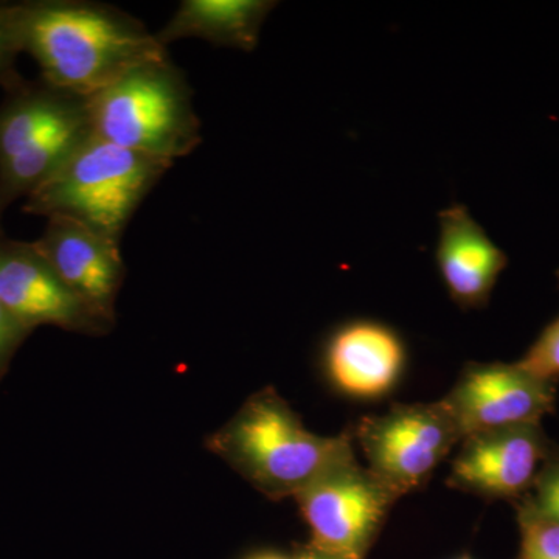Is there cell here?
Wrapping results in <instances>:
<instances>
[{
    "mask_svg": "<svg viewBox=\"0 0 559 559\" xmlns=\"http://www.w3.org/2000/svg\"><path fill=\"white\" fill-rule=\"evenodd\" d=\"M554 441L540 425L473 433L460 443L447 484L488 500L516 503L535 484Z\"/></svg>",
    "mask_w": 559,
    "mask_h": 559,
    "instance_id": "30bf717a",
    "label": "cell"
},
{
    "mask_svg": "<svg viewBox=\"0 0 559 559\" xmlns=\"http://www.w3.org/2000/svg\"><path fill=\"white\" fill-rule=\"evenodd\" d=\"M0 304L31 333L50 325L102 334L112 326L69 289L35 242L5 234H0Z\"/></svg>",
    "mask_w": 559,
    "mask_h": 559,
    "instance_id": "9c48e42d",
    "label": "cell"
},
{
    "mask_svg": "<svg viewBox=\"0 0 559 559\" xmlns=\"http://www.w3.org/2000/svg\"><path fill=\"white\" fill-rule=\"evenodd\" d=\"M301 559H341L336 557H330V555H323L319 554V551L311 550L310 547H308V550L305 551V554L300 555Z\"/></svg>",
    "mask_w": 559,
    "mask_h": 559,
    "instance_id": "ffe728a7",
    "label": "cell"
},
{
    "mask_svg": "<svg viewBox=\"0 0 559 559\" xmlns=\"http://www.w3.org/2000/svg\"><path fill=\"white\" fill-rule=\"evenodd\" d=\"M407 349L388 323L353 319L331 331L323 345V366L337 390L353 399L374 400L395 388Z\"/></svg>",
    "mask_w": 559,
    "mask_h": 559,
    "instance_id": "7c38bea8",
    "label": "cell"
},
{
    "mask_svg": "<svg viewBox=\"0 0 559 559\" xmlns=\"http://www.w3.org/2000/svg\"><path fill=\"white\" fill-rule=\"evenodd\" d=\"M516 364L540 380L559 381V316L540 331Z\"/></svg>",
    "mask_w": 559,
    "mask_h": 559,
    "instance_id": "e0dca14e",
    "label": "cell"
},
{
    "mask_svg": "<svg viewBox=\"0 0 559 559\" xmlns=\"http://www.w3.org/2000/svg\"><path fill=\"white\" fill-rule=\"evenodd\" d=\"M557 277H558V282H559V270H558V272H557Z\"/></svg>",
    "mask_w": 559,
    "mask_h": 559,
    "instance_id": "603a6c76",
    "label": "cell"
},
{
    "mask_svg": "<svg viewBox=\"0 0 559 559\" xmlns=\"http://www.w3.org/2000/svg\"><path fill=\"white\" fill-rule=\"evenodd\" d=\"M252 559H301L300 557L297 558H286V557H280V555H260V557H255Z\"/></svg>",
    "mask_w": 559,
    "mask_h": 559,
    "instance_id": "44dd1931",
    "label": "cell"
},
{
    "mask_svg": "<svg viewBox=\"0 0 559 559\" xmlns=\"http://www.w3.org/2000/svg\"><path fill=\"white\" fill-rule=\"evenodd\" d=\"M536 513L559 524V447L554 443L538 477L522 498ZM520 502V500H518Z\"/></svg>",
    "mask_w": 559,
    "mask_h": 559,
    "instance_id": "ac0fdd59",
    "label": "cell"
},
{
    "mask_svg": "<svg viewBox=\"0 0 559 559\" xmlns=\"http://www.w3.org/2000/svg\"><path fill=\"white\" fill-rule=\"evenodd\" d=\"M353 439L359 441L367 468L399 498L425 487L452 448L462 443L441 401L395 404L385 414L364 417Z\"/></svg>",
    "mask_w": 559,
    "mask_h": 559,
    "instance_id": "52a82bcc",
    "label": "cell"
},
{
    "mask_svg": "<svg viewBox=\"0 0 559 559\" xmlns=\"http://www.w3.org/2000/svg\"><path fill=\"white\" fill-rule=\"evenodd\" d=\"M433 259L448 296L463 311L488 307L500 274L509 266L506 250L463 204H451L439 213Z\"/></svg>",
    "mask_w": 559,
    "mask_h": 559,
    "instance_id": "4fadbf2b",
    "label": "cell"
},
{
    "mask_svg": "<svg viewBox=\"0 0 559 559\" xmlns=\"http://www.w3.org/2000/svg\"><path fill=\"white\" fill-rule=\"evenodd\" d=\"M219 455L270 499L296 498L331 466L355 454L353 433L322 437L274 389L250 396L209 440Z\"/></svg>",
    "mask_w": 559,
    "mask_h": 559,
    "instance_id": "7a4b0ae2",
    "label": "cell"
},
{
    "mask_svg": "<svg viewBox=\"0 0 559 559\" xmlns=\"http://www.w3.org/2000/svg\"><path fill=\"white\" fill-rule=\"evenodd\" d=\"M33 242L69 289L112 323L124 280L120 242L66 216L47 218L43 234Z\"/></svg>",
    "mask_w": 559,
    "mask_h": 559,
    "instance_id": "8fae6325",
    "label": "cell"
},
{
    "mask_svg": "<svg viewBox=\"0 0 559 559\" xmlns=\"http://www.w3.org/2000/svg\"><path fill=\"white\" fill-rule=\"evenodd\" d=\"M22 51L39 79L87 98L128 70L168 57L156 33L127 11L90 0L21 2Z\"/></svg>",
    "mask_w": 559,
    "mask_h": 559,
    "instance_id": "6da1fadb",
    "label": "cell"
},
{
    "mask_svg": "<svg viewBox=\"0 0 559 559\" xmlns=\"http://www.w3.org/2000/svg\"><path fill=\"white\" fill-rule=\"evenodd\" d=\"M460 559H471L469 557H463V558H460Z\"/></svg>",
    "mask_w": 559,
    "mask_h": 559,
    "instance_id": "7402d4cb",
    "label": "cell"
},
{
    "mask_svg": "<svg viewBox=\"0 0 559 559\" xmlns=\"http://www.w3.org/2000/svg\"><path fill=\"white\" fill-rule=\"evenodd\" d=\"M173 162L121 148L92 132L22 205L40 218L66 216L120 242Z\"/></svg>",
    "mask_w": 559,
    "mask_h": 559,
    "instance_id": "3957f363",
    "label": "cell"
},
{
    "mask_svg": "<svg viewBox=\"0 0 559 559\" xmlns=\"http://www.w3.org/2000/svg\"><path fill=\"white\" fill-rule=\"evenodd\" d=\"M275 5L271 0H182L156 38L164 47L198 38L213 46L252 51Z\"/></svg>",
    "mask_w": 559,
    "mask_h": 559,
    "instance_id": "5bb4252c",
    "label": "cell"
},
{
    "mask_svg": "<svg viewBox=\"0 0 559 559\" xmlns=\"http://www.w3.org/2000/svg\"><path fill=\"white\" fill-rule=\"evenodd\" d=\"M558 382L540 380L516 362H468L443 400L462 440L473 433L540 425L557 406Z\"/></svg>",
    "mask_w": 559,
    "mask_h": 559,
    "instance_id": "ba28073f",
    "label": "cell"
},
{
    "mask_svg": "<svg viewBox=\"0 0 559 559\" xmlns=\"http://www.w3.org/2000/svg\"><path fill=\"white\" fill-rule=\"evenodd\" d=\"M92 134L86 98L25 79L0 103V234L7 210L39 189Z\"/></svg>",
    "mask_w": 559,
    "mask_h": 559,
    "instance_id": "5b68a950",
    "label": "cell"
},
{
    "mask_svg": "<svg viewBox=\"0 0 559 559\" xmlns=\"http://www.w3.org/2000/svg\"><path fill=\"white\" fill-rule=\"evenodd\" d=\"M514 509L521 533L516 559H559L558 522L536 513L524 499L514 503Z\"/></svg>",
    "mask_w": 559,
    "mask_h": 559,
    "instance_id": "9a60e30c",
    "label": "cell"
},
{
    "mask_svg": "<svg viewBox=\"0 0 559 559\" xmlns=\"http://www.w3.org/2000/svg\"><path fill=\"white\" fill-rule=\"evenodd\" d=\"M31 334V331L22 326L0 304V381L9 371L17 349Z\"/></svg>",
    "mask_w": 559,
    "mask_h": 559,
    "instance_id": "d6986e66",
    "label": "cell"
},
{
    "mask_svg": "<svg viewBox=\"0 0 559 559\" xmlns=\"http://www.w3.org/2000/svg\"><path fill=\"white\" fill-rule=\"evenodd\" d=\"M21 7L20 3L0 2V87L13 90L25 80L17 70L21 57Z\"/></svg>",
    "mask_w": 559,
    "mask_h": 559,
    "instance_id": "2e32d148",
    "label": "cell"
},
{
    "mask_svg": "<svg viewBox=\"0 0 559 559\" xmlns=\"http://www.w3.org/2000/svg\"><path fill=\"white\" fill-rule=\"evenodd\" d=\"M399 496L355 454L331 466L296 496L311 533L310 549L341 559H366Z\"/></svg>",
    "mask_w": 559,
    "mask_h": 559,
    "instance_id": "8992f818",
    "label": "cell"
},
{
    "mask_svg": "<svg viewBox=\"0 0 559 559\" xmlns=\"http://www.w3.org/2000/svg\"><path fill=\"white\" fill-rule=\"evenodd\" d=\"M86 103L92 132L121 148L175 164L201 145L193 90L170 55L128 70Z\"/></svg>",
    "mask_w": 559,
    "mask_h": 559,
    "instance_id": "277c9868",
    "label": "cell"
}]
</instances>
